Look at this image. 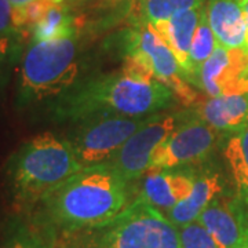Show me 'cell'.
<instances>
[{"label":"cell","instance_id":"obj_1","mask_svg":"<svg viewBox=\"0 0 248 248\" xmlns=\"http://www.w3.org/2000/svg\"><path fill=\"white\" fill-rule=\"evenodd\" d=\"M177 98L138 63L127 60L123 71L75 84L55 104V116L86 122L101 116L157 115Z\"/></svg>","mask_w":248,"mask_h":248},{"label":"cell","instance_id":"obj_2","mask_svg":"<svg viewBox=\"0 0 248 248\" xmlns=\"http://www.w3.org/2000/svg\"><path fill=\"white\" fill-rule=\"evenodd\" d=\"M127 184L110 163L81 169L39 202V217L61 233L104 223L128 205Z\"/></svg>","mask_w":248,"mask_h":248},{"label":"cell","instance_id":"obj_3","mask_svg":"<svg viewBox=\"0 0 248 248\" xmlns=\"http://www.w3.org/2000/svg\"><path fill=\"white\" fill-rule=\"evenodd\" d=\"M57 248H181L178 228L143 197L112 219L62 233Z\"/></svg>","mask_w":248,"mask_h":248},{"label":"cell","instance_id":"obj_4","mask_svg":"<svg viewBox=\"0 0 248 248\" xmlns=\"http://www.w3.org/2000/svg\"><path fill=\"white\" fill-rule=\"evenodd\" d=\"M83 169L69 140L42 133L25 142L10 161V182L19 203L36 204Z\"/></svg>","mask_w":248,"mask_h":248},{"label":"cell","instance_id":"obj_5","mask_svg":"<svg viewBox=\"0 0 248 248\" xmlns=\"http://www.w3.org/2000/svg\"><path fill=\"white\" fill-rule=\"evenodd\" d=\"M76 33H72L29 46L18 71V97L22 104L62 97L76 84Z\"/></svg>","mask_w":248,"mask_h":248},{"label":"cell","instance_id":"obj_6","mask_svg":"<svg viewBox=\"0 0 248 248\" xmlns=\"http://www.w3.org/2000/svg\"><path fill=\"white\" fill-rule=\"evenodd\" d=\"M127 60L138 63L160 83L167 86L182 105L199 102V95L186 80L172 50L151 24L141 21L131 29L125 45Z\"/></svg>","mask_w":248,"mask_h":248},{"label":"cell","instance_id":"obj_7","mask_svg":"<svg viewBox=\"0 0 248 248\" xmlns=\"http://www.w3.org/2000/svg\"><path fill=\"white\" fill-rule=\"evenodd\" d=\"M153 116H101L83 122L69 140L80 166L86 169L109 163Z\"/></svg>","mask_w":248,"mask_h":248},{"label":"cell","instance_id":"obj_8","mask_svg":"<svg viewBox=\"0 0 248 248\" xmlns=\"http://www.w3.org/2000/svg\"><path fill=\"white\" fill-rule=\"evenodd\" d=\"M189 119L186 112L155 115L122 146L109 163L130 182L148 172L153 152L169 138L181 124Z\"/></svg>","mask_w":248,"mask_h":248},{"label":"cell","instance_id":"obj_9","mask_svg":"<svg viewBox=\"0 0 248 248\" xmlns=\"http://www.w3.org/2000/svg\"><path fill=\"white\" fill-rule=\"evenodd\" d=\"M217 133L199 116L186 119L153 152L148 171L174 170L203 161L215 148Z\"/></svg>","mask_w":248,"mask_h":248},{"label":"cell","instance_id":"obj_10","mask_svg":"<svg viewBox=\"0 0 248 248\" xmlns=\"http://www.w3.org/2000/svg\"><path fill=\"white\" fill-rule=\"evenodd\" d=\"M207 97L248 91V50L217 45L200 69L197 84Z\"/></svg>","mask_w":248,"mask_h":248},{"label":"cell","instance_id":"obj_11","mask_svg":"<svg viewBox=\"0 0 248 248\" xmlns=\"http://www.w3.org/2000/svg\"><path fill=\"white\" fill-rule=\"evenodd\" d=\"M197 221L210 232L219 248H239L248 239V221L234 196L217 197Z\"/></svg>","mask_w":248,"mask_h":248},{"label":"cell","instance_id":"obj_12","mask_svg":"<svg viewBox=\"0 0 248 248\" xmlns=\"http://www.w3.org/2000/svg\"><path fill=\"white\" fill-rule=\"evenodd\" d=\"M195 181V175L189 172H178L174 170L148 171L142 182L141 197L161 213H167L190 195Z\"/></svg>","mask_w":248,"mask_h":248},{"label":"cell","instance_id":"obj_13","mask_svg":"<svg viewBox=\"0 0 248 248\" xmlns=\"http://www.w3.org/2000/svg\"><path fill=\"white\" fill-rule=\"evenodd\" d=\"M205 16L219 45L247 50V27L240 0H207Z\"/></svg>","mask_w":248,"mask_h":248},{"label":"cell","instance_id":"obj_14","mask_svg":"<svg viewBox=\"0 0 248 248\" xmlns=\"http://www.w3.org/2000/svg\"><path fill=\"white\" fill-rule=\"evenodd\" d=\"M197 116L217 131L233 134L248 127V91L208 97L197 108Z\"/></svg>","mask_w":248,"mask_h":248},{"label":"cell","instance_id":"obj_15","mask_svg":"<svg viewBox=\"0 0 248 248\" xmlns=\"http://www.w3.org/2000/svg\"><path fill=\"white\" fill-rule=\"evenodd\" d=\"M204 7L205 4L202 7L179 11L175 16L169 18L167 21L152 25L172 50L182 71L185 73L187 81H189V69H190L189 50H190L192 39L195 35L196 28L199 25V21L202 18Z\"/></svg>","mask_w":248,"mask_h":248},{"label":"cell","instance_id":"obj_16","mask_svg":"<svg viewBox=\"0 0 248 248\" xmlns=\"http://www.w3.org/2000/svg\"><path fill=\"white\" fill-rule=\"evenodd\" d=\"M223 195V184L219 174H204L197 177L190 195L185 200L175 204L166 217L177 228L197 221L200 214L213 203L217 197Z\"/></svg>","mask_w":248,"mask_h":248},{"label":"cell","instance_id":"obj_17","mask_svg":"<svg viewBox=\"0 0 248 248\" xmlns=\"http://www.w3.org/2000/svg\"><path fill=\"white\" fill-rule=\"evenodd\" d=\"M223 156L234 187L233 196L248 221V127L231 134Z\"/></svg>","mask_w":248,"mask_h":248},{"label":"cell","instance_id":"obj_18","mask_svg":"<svg viewBox=\"0 0 248 248\" xmlns=\"http://www.w3.org/2000/svg\"><path fill=\"white\" fill-rule=\"evenodd\" d=\"M57 244L58 232L36 215L31 221L14 223L1 240L0 248H57Z\"/></svg>","mask_w":248,"mask_h":248},{"label":"cell","instance_id":"obj_19","mask_svg":"<svg viewBox=\"0 0 248 248\" xmlns=\"http://www.w3.org/2000/svg\"><path fill=\"white\" fill-rule=\"evenodd\" d=\"M31 32L33 42H46L76 33V28L73 25V17L69 14V10L62 3L51 4Z\"/></svg>","mask_w":248,"mask_h":248},{"label":"cell","instance_id":"obj_20","mask_svg":"<svg viewBox=\"0 0 248 248\" xmlns=\"http://www.w3.org/2000/svg\"><path fill=\"white\" fill-rule=\"evenodd\" d=\"M217 45H218V42H217L213 29L210 28V24L207 21L205 7H204L202 18L199 21V25L196 28L195 35L192 39L190 50H189V66H190L189 83L192 86L197 84V78H199L200 69L204 65V62L211 57Z\"/></svg>","mask_w":248,"mask_h":248},{"label":"cell","instance_id":"obj_21","mask_svg":"<svg viewBox=\"0 0 248 248\" xmlns=\"http://www.w3.org/2000/svg\"><path fill=\"white\" fill-rule=\"evenodd\" d=\"M207 0H141L142 21L155 25L175 16L179 11L204 6Z\"/></svg>","mask_w":248,"mask_h":248},{"label":"cell","instance_id":"obj_22","mask_svg":"<svg viewBox=\"0 0 248 248\" xmlns=\"http://www.w3.org/2000/svg\"><path fill=\"white\" fill-rule=\"evenodd\" d=\"M181 248H219L217 241L199 221L178 228Z\"/></svg>","mask_w":248,"mask_h":248},{"label":"cell","instance_id":"obj_23","mask_svg":"<svg viewBox=\"0 0 248 248\" xmlns=\"http://www.w3.org/2000/svg\"><path fill=\"white\" fill-rule=\"evenodd\" d=\"M14 21V6L9 0H0V36L17 32Z\"/></svg>","mask_w":248,"mask_h":248},{"label":"cell","instance_id":"obj_24","mask_svg":"<svg viewBox=\"0 0 248 248\" xmlns=\"http://www.w3.org/2000/svg\"><path fill=\"white\" fill-rule=\"evenodd\" d=\"M10 48V39L7 36H0V62L4 60Z\"/></svg>","mask_w":248,"mask_h":248},{"label":"cell","instance_id":"obj_25","mask_svg":"<svg viewBox=\"0 0 248 248\" xmlns=\"http://www.w3.org/2000/svg\"><path fill=\"white\" fill-rule=\"evenodd\" d=\"M241 7L244 11V18H246V27H247V50H248V0H240Z\"/></svg>","mask_w":248,"mask_h":248},{"label":"cell","instance_id":"obj_26","mask_svg":"<svg viewBox=\"0 0 248 248\" xmlns=\"http://www.w3.org/2000/svg\"><path fill=\"white\" fill-rule=\"evenodd\" d=\"M9 1L13 6H16V7H21V6H25L28 3L33 1V0H9Z\"/></svg>","mask_w":248,"mask_h":248},{"label":"cell","instance_id":"obj_27","mask_svg":"<svg viewBox=\"0 0 248 248\" xmlns=\"http://www.w3.org/2000/svg\"><path fill=\"white\" fill-rule=\"evenodd\" d=\"M47 3H50V4H62L65 0H46Z\"/></svg>","mask_w":248,"mask_h":248},{"label":"cell","instance_id":"obj_28","mask_svg":"<svg viewBox=\"0 0 248 248\" xmlns=\"http://www.w3.org/2000/svg\"><path fill=\"white\" fill-rule=\"evenodd\" d=\"M239 248H248V239L246 240V241H244V243H243V244H241Z\"/></svg>","mask_w":248,"mask_h":248}]
</instances>
